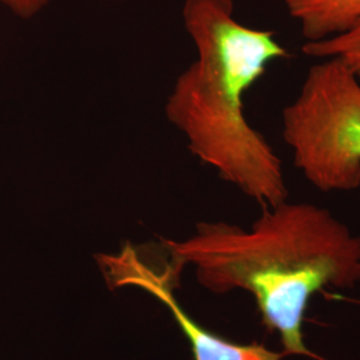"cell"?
<instances>
[{
  "instance_id": "cell-1",
  "label": "cell",
  "mask_w": 360,
  "mask_h": 360,
  "mask_svg": "<svg viewBox=\"0 0 360 360\" xmlns=\"http://www.w3.org/2000/svg\"><path fill=\"white\" fill-rule=\"evenodd\" d=\"M162 247L176 270L193 267L207 290L254 296L284 355L319 359L303 336L311 297L326 287L360 283V235L330 210L309 203L285 200L263 208L250 229L202 221L187 239H163Z\"/></svg>"
},
{
  "instance_id": "cell-2",
  "label": "cell",
  "mask_w": 360,
  "mask_h": 360,
  "mask_svg": "<svg viewBox=\"0 0 360 360\" xmlns=\"http://www.w3.org/2000/svg\"><path fill=\"white\" fill-rule=\"evenodd\" d=\"M232 0H186L183 23L196 59L168 95L166 116L187 148L262 208L288 199L283 163L245 114V95L290 52L274 31L239 23Z\"/></svg>"
},
{
  "instance_id": "cell-3",
  "label": "cell",
  "mask_w": 360,
  "mask_h": 360,
  "mask_svg": "<svg viewBox=\"0 0 360 360\" xmlns=\"http://www.w3.org/2000/svg\"><path fill=\"white\" fill-rule=\"evenodd\" d=\"M283 141L303 176L323 193L360 187V80L340 59L311 65L282 114Z\"/></svg>"
},
{
  "instance_id": "cell-4",
  "label": "cell",
  "mask_w": 360,
  "mask_h": 360,
  "mask_svg": "<svg viewBox=\"0 0 360 360\" xmlns=\"http://www.w3.org/2000/svg\"><path fill=\"white\" fill-rule=\"evenodd\" d=\"M98 264L111 287H136L156 297L171 312L186 336L193 360H282L284 354L259 343H236L205 328L184 311L174 296L179 274L166 262L163 270L154 269L135 245H123L116 254H99Z\"/></svg>"
},
{
  "instance_id": "cell-5",
  "label": "cell",
  "mask_w": 360,
  "mask_h": 360,
  "mask_svg": "<svg viewBox=\"0 0 360 360\" xmlns=\"http://www.w3.org/2000/svg\"><path fill=\"white\" fill-rule=\"evenodd\" d=\"M307 41H321L360 22V0H282Z\"/></svg>"
},
{
  "instance_id": "cell-6",
  "label": "cell",
  "mask_w": 360,
  "mask_h": 360,
  "mask_svg": "<svg viewBox=\"0 0 360 360\" xmlns=\"http://www.w3.org/2000/svg\"><path fill=\"white\" fill-rule=\"evenodd\" d=\"M304 55L316 59H340L351 67L360 65V22L346 32L302 46Z\"/></svg>"
},
{
  "instance_id": "cell-7",
  "label": "cell",
  "mask_w": 360,
  "mask_h": 360,
  "mask_svg": "<svg viewBox=\"0 0 360 360\" xmlns=\"http://www.w3.org/2000/svg\"><path fill=\"white\" fill-rule=\"evenodd\" d=\"M11 13L20 19H31L41 13L50 0H0Z\"/></svg>"
},
{
  "instance_id": "cell-8",
  "label": "cell",
  "mask_w": 360,
  "mask_h": 360,
  "mask_svg": "<svg viewBox=\"0 0 360 360\" xmlns=\"http://www.w3.org/2000/svg\"><path fill=\"white\" fill-rule=\"evenodd\" d=\"M354 70H355V72H356V75H358V77H359L360 80V65H355V67H352Z\"/></svg>"
}]
</instances>
